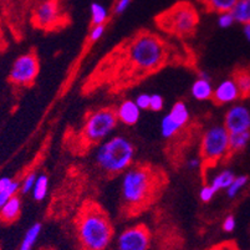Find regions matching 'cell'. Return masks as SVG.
Listing matches in <instances>:
<instances>
[{
  "mask_svg": "<svg viewBox=\"0 0 250 250\" xmlns=\"http://www.w3.org/2000/svg\"><path fill=\"white\" fill-rule=\"evenodd\" d=\"M118 50L121 56L118 61L126 77L122 85L154 74L178 58L173 45L149 31L136 34Z\"/></svg>",
  "mask_w": 250,
  "mask_h": 250,
  "instance_id": "1",
  "label": "cell"
},
{
  "mask_svg": "<svg viewBox=\"0 0 250 250\" xmlns=\"http://www.w3.org/2000/svg\"><path fill=\"white\" fill-rule=\"evenodd\" d=\"M167 183L165 170L148 163L129 166L121 181V208L124 214L136 215L156 202Z\"/></svg>",
  "mask_w": 250,
  "mask_h": 250,
  "instance_id": "2",
  "label": "cell"
},
{
  "mask_svg": "<svg viewBox=\"0 0 250 250\" xmlns=\"http://www.w3.org/2000/svg\"><path fill=\"white\" fill-rule=\"evenodd\" d=\"M74 233L80 250H106L115 230L106 210L96 202L86 201L74 219Z\"/></svg>",
  "mask_w": 250,
  "mask_h": 250,
  "instance_id": "3",
  "label": "cell"
},
{
  "mask_svg": "<svg viewBox=\"0 0 250 250\" xmlns=\"http://www.w3.org/2000/svg\"><path fill=\"white\" fill-rule=\"evenodd\" d=\"M117 122L116 110L112 107H102L88 112L75 136V152L83 153L91 147L104 142L116 128Z\"/></svg>",
  "mask_w": 250,
  "mask_h": 250,
  "instance_id": "4",
  "label": "cell"
},
{
  "mask_svg": "<svg viewBox=\"0 0 250 250\" xmlns=\"http://www.w3.org/2000/svg\"><path fill=\"white\" fill-rule=\"evenodd\" d=\"M135 145L124 136H113L100 143L96 151V163L108 176L122 174L135 158Z\"/></svg>",
  "mask_w": 250,
  "mask_h": 250,
  "instance_id": "5",
  "label": "cell"
},
{
  "mask_svg": "<svg viewBox=\"0 0 250 250\" xmlns=\"http://www.w3.org/2000/svg\"><path fill=\"white\" fill-rule=\"evenodd\" d=\"M198 22V11L187 1L177 3L156 18V24L161 30L177 38H190L194 35Z\"/></svg>",
  "mask_w": 250,
  "mask_h": 250,
  "instance_id": "6",
  "label": "cell"
},
{
  "mask_svg": "<svg viewBox=\"0 0 250 250\" xmlns=\"http://www.w3.org/2000/svg\"><path fill=\"white\" fill-rule=\"evenodd\" d=\"M229 154V132L223 125H214L204 132L201 156L204 162L215 163Z\"/></svg>",
  "mask_w": 250,
  "mask_h": 250,
  "instance_id": "7",
  "label": "cell"
},
{
  "mask_svg": "<svg viewBox=\"0 0 250 250\" xmlns=\"http://www.w3.org/2000/svg\"><path fill=\"white\" fill-rule=\"evenodd\" d=\"M40 62L35 51H29L26 54L20 55L13 62L10 72H9V80L17 86H30L39 75Z\"/></svg>",
  "mask_w": 250,
  "mask_h": 250,
  "instance_id": "8",
  "label": "cell"
},
{
  "mask_svg": "<svg viewBox=\"0 0 250 250\" xmlns=\"http://www.w3.org/2000/svg\"><path fill=\"white\" fill-rule=\"evenodd\" d=\"M117 250H148L151 247V231L145 224L128 227L116 242Z\"/></svg>",
  "mask_w": 250,
  "mask_h": 250,
  "instance_id": "9",
  "label": "cell"
},
{
  "mask_svg": "<svg viewBox=\"0 0 250 250\" xmlns=\"http://www.w3.org/2000/svg\"><path fill=\"white\" fill-rule=\"evenodd\" d=\"M61 20L62 13L58 0H44L34 11V22L40 29H54Z\"/></svg>",
  "mask_w": 250,
  "mask_h": 250,
  "instance_id": "10",
  "label": "cell"
},
{
  "mask_svg": "<svg viewBox=\"0 0 250 250\" xmlns=\"http://www.w3.org/2000/svg\"><path fill=\"white\" fill-rule=\"evenodd\" d=\"M229 133L250 131V110L243 104H234L224 116V125Z\"/></svg>",
  "mask_w": 250,
  "mask_h": 250,
  "instance_id": "11",
  "label": "cell"
},
{
  "mask_svg": "<svg viewBox=\"0 0 250 250\" xmlns=\"http://www.w3.org/2000/svg\"><path fill=\"white\" fill-rule=\"evenodd\" d=\"M239 88L236 86L234 79H226L218 83L217 87L213 91V97L217 104H235L240 99Z\"/></svg>",
  "mask_w": 250,
  "mask_h": 250,
  "instance_id": "12",
  "label": "cell"
},
{
  "mask_svg": "<svg viewBox=\"0 0 250 250\" xmlns=\"http://www.w3.org/2000/svg\"><path fill=\"white\" fill-rule=\"evenodd\" d=\"M116 116L120 122H122L126 126H133L138 122L141 116V110L132 100H126L122 102L118 108L116 110Z\"/></svg>",
  "mask_w": 250,
  "mask_h": 250,
  "instance_id": "13",
  "label": "cell"
},
{
  "mask_svg": "<svg viewBox=\"0 0 250 250\" xmlns=\"http://www.w3.org/2000/svg\"><path fill=\"white\" fill-rule=\"evenodd\" d=\"M20 213H21V199L18 195H13L0 208V219L5 223H13L19 218Z\"/></svg>",
  "mask_w": 250,
  "mask_h": 250,
  "instance_id": "14",
  "label": "cell"
},
{
  "mask_svg": "<svg viewBox=\"0 0 250 250\" xmlns=\"http://www.w3.org/2000/svg\"><path fill=\"white\" fill-rule=\"evenodd\" d=\"M192 96L198 101H207L213 97V88L210 79L198 77L192 85Z\"/></svg>",
  "mask_w": 250,
  "mask_h": 250,
  "instance_id": "15",
  "label": "cell"
},
{
  "mask_svg": "<svg viewBox=\"0 0 250 250\" xmlns=\"http://www.w3.org/2000/svg\"><path fill=\"white\" fill-rule=\"evenodd\" d=\"M197 1L209 13L220 14V13L231 11L238 0H197Z\"/></svg>",
  "mask_w": 250,
  "mask_h": 250,
  "instance_id": "16",
  "label": "cell"
},
{
  "mask_svg": "<svg viewBox=\"0 0 250 250\" xmlns=\"http://www.w3.org/2000/svg\"><path fill=\"white\" fill-rule=\"evenodd\" d=\"M168 116H169L170 120H172L179 128L186 126V125L188 124V121H189V111H188L187 104L181 101L176 102V104H173V107L169 111Z\"/></svg>",
  "mask_w": 250,
  "mask_h": 250,
  "instance_id": "17",
  "label": "cell"
},
{
  "mask_svg": "<svg viewBox=\"0 0 250 250\" xmlns=\"http://www.w3.org/2000/svg\"><path fill=\"white\" fill-rule=\"evenodd\" d=\"M250 142V131L229 133V153H238L247 148Z\"/></svg>",
  "mask_w": 250,
  "mask_h": 250,
  "instance_id": "18",
  "label": "cell"
},
{
  "mask_svg": "<svg viewBox=\"0 0 250 250\" xmlns=\"http://www.w3.org/2000/svg\"><path fill=\"white\" fill-rule=\"evenodd\" d=\"M234 20L238 24H249L250 22V0H238L230 11Z\"/></svg>",
  "mask_w": 250,
  "mask_h": 250,
  "instance_id": "19",
  "label": "cell"
},
{
  "mask_svg": "<svg viewBox=\"0 0 250 250\" xmlns=\"http://www.w3.org/2000/svg\"><path fill=\"white\" fill-rule=\"evenodd\" d=\"M235 178V174H234L233 170L230 169H223L220 170L219 173H217L214 176V178L210 182V187L214 189V192H219V190L227 189L231 184V182Z\"/></svg>",
  "mask_w": 250,
  "mask_h": 250,
  "instance_id": "20",
  "label": "cell"
},
{
  "mask_svg": "<svg viewBox=\"0 0 250 250\" xmlns=\"http://www.w3.org/2000/svg\"><path fill=\"white\" fill-rule=\"evenodd\" d=\"M42 227L40 223L33 224V226L26 230V233H25L24 238H22L21 243H20L19 250H33L34 245L36 244L39 236L42 234Z\"/></svg>",
  "mask_w": 250,
  "mask_h": 250,
  "instance_id": "21",
  "label": "cell"
},
{
  "mask_svg": "<svg viewBox=\"0 0 250 250\" xmlns=\"http://www.w3.org/2000/svg\"><path fill=\"white\" fill-rule=\"evenodd\" d=\"M91 13V25L97 26V25H106L108 19V11L104 4L99 1H94L90 6Z\"/></svg>",
  "mask_w": 250,
  "mask_h": 250,
  "instance_id": "22",
  "label": "cell"
},
{
  "mask_svg": "<svg viewBox=\"0 0 250 250\" xmlns=\"http://www.w3.org/2000/svg\"><path fill=\"white\" fill-rule=\"evenodd\" d=\"M49 190V178L46 174H40L36 177L35 184L33 188V198L38 202L44 201Z\"/></svg>",
  "mask_w": 250,
  "mask_h": 250,
  "instance_id": "23",
  "label": "cell"
},
{
  "mask_svg": "<svg viewBox=\"0 0 250 250\" xmlns=\"http://www.w3.org/2000/svg\"><path fill=\"white\" fill-rule=\"evenodd\" d=\"M236 86L239 88L240 96L248 97L250 96V72L249 71H239L235 74L234 77Z\"/></svg>",
  "mask_w": 250,
  "mask_h": 250,
  "instance_id": "24",
  "label": "cell"
},
{
  "mask_svg": "<svg viewBox=\"0 0 250 250\" xmlns=\"http://www.w3.org/2000/svg\"><path fill=\"white\" fill-rule=\"evenodd\" d=\"M248 181H249V179H248V176H245V174L235 176V178H234V181L231 182L230 186H229V187L226 189L228 198H230V199L235 198L236 195H238V193H239L240 190H242L243 188L247 186Z\"/></svg>",
  "mask_w": 250,
  "mask_h": 250,
  "instance_id": "25",
  "label": "cell"
},
{
  "mask_svg": "<svg viewBox=\"0 0 250 250\" xmlns=\"http://www.w3.org/2000/svg\"><path fill=\"white\" fill-rule=\"evenodd\" d=\"M179 131H181V128L170 120L169 116H165V118H163L162 122H161V133H162L163 137H173V136L177 135Z\"/></svg>",
  "mask_w": 250,
  "mask_h": 250,
  "instance_id": "26",
  "label": "cell"
},
{
  "mask_svg": "<svg viewBox=\"0 0 250 250\" xmlns=\"http://www.w3.org/2000/svg\"><path fill=\"white\" fill-rule=\"evenodd\" d=\"M217 22L220 29H229L233 26L235 20H234V17L230 11H227V13H220V14H218Z\"/></svg>",
  "mask_w": 250,
  "mask_h": 250,
  "instance_id": "27",
  "label": "cell"
},
{
  "mask_svg": "<svg viewBox=\"0 0 250 250\" xmlns=\"http://www.w3.org/2000/svg\"><path fill=\"white\" fill-rule=\"evenodd\" d=\"M104 30H106V25H97V26H92L90 30V34H88L87 42L94 44V42H99L100 39L104 36Z\"/></svg>",
  "mask_w": 250,
  "mask_h": 250,
  "instance_id": "28",
  "label": "cell"
},
{
  "mask_svg": "<svg viewBox=\"0 0 250 250\" xmlns=\"http://www.w3.org/2000/svg\"><path fill=\"white\" fill-rule=\"evenodd\" d=\"M36 181V174L34 172L29 173L28 176H25L24 181L21 182V186H20V192L22 194H26V193L31 192L34 188V184H35Z\"/></svg>",
  "mask_w": 250,
  "mask_h": 250,
  "instance_id": "29",
  "label": "cell"
},
{
  "mask_svg": "<svg viewBox=\"0 0 250 250\" xmlns=\"http://www.w3.org/2000/svg\"><path fill=\"white\" fill-rule=\"evenodd\" d=\"M214 195H215V192L214 189L210 187V184L203 186L202 189L199 190V198H201V201L204 202V203H208V202L212 201Z\"/></svg>",
  "mask_w": 250,
  "mask_h": 250,
  "instance_id": "30",
  "label": "cell"
},
{
  "mask_svg": "<svg viewBox=\"0 0 250 250\" xmlns=\"http://www.w3.org/2000/svg\"><path fill=\"white\" fill-rule=\"evenodd\" d=\"M163 104H165V101H163V97L158 94H152L151 100H149V110L152 111H161L163 108Z\"/></svg>",
  "mask_w": 250,
  "mask_h": 250,
  "instance_id": "31",
  "label": "cell"
},
{
  "mask_svg": "<svg viewBox=\"0 0 250 250\" xmlns=\"http://www.w3.org/2000/svg\"><path fill=\"white\" fill-rule=\"evenodd\" d=\"M149 100H151L149 94H140L135 102L140 110H149Z\"/></svg>",
  "mask_w": 250,
  "mask_h": 250,
  "instance_id": "32",
  "label": "cell"
},
{
  "mask_svg": "<svg viewBox=\"0 0 250 250\" xmlns=\"http://www.w3.org/2000/svg\"><path fill=\"white\" fill-rule=\"evenodd\" d=\"M223 230L227 231V233H231V231L235 230L236 228V220L233 215H228V217L224 219L223 222Z\"/></svg>",
  "mask_w": 250,
  "mask_h": 250,
  "instance_id": "33",
  "label": "cell"
},
{
  "mask_svg": "<svg viewBox=\"0 0 250 250\" xmlns=\"http://www.w3.org/2000/svg\"><path fill=\"white\" fill-rule=\"evenodd\" d=\"M132 0H117V3L115 5V14L121 15L124 14L125 11L127 10V8L129 6Z\"/></svg>",
  "mask_w": 250,
  "mask_h": 250,
  "instance_id": "34",
  "label": "cell"
},
{
  "mask_svg": "<svg viewBox=\"0 0 250 250\" xmlns=\"http://www.w3.org/2000/svg\"><path fill=\"white\" fill-rule=\"evenodd\" d=\"M13 181H14V179L9 178V177H1V178H0V193L8 189V188L10 187V184L13 183Z\"/></svg>",
  "mask_w": 250,
  "mask_h": 250,
  "instance_id": "35",
  "label": "cell"
},
{
  "mask_svg": "<svg viewBox=\"0 0 250 250\" xmlns=\"http://www.w3.org/2000/svg\"><path fill=\"white\" fill-rule=\"evenodd\" d=\"M201 166V160L199 158H192L187 162V167L189 169H195V168H198Z\"/></svg>",
  "mask_w": 250,
  "mask_h": 250,
  "instance_id": "36",
  "label": "cell"
},
{
  "mask_svg": "<svg viewBox=\"0 0 250 250\" xmlns=\"http://www.w3.org/2000/svg\"><path fill=\"white\" fill-rule=\"evenodd\" d=\"M243 34H244V38L250 42V22L243 25Z\"/></svg>",
  "mask_w": 250,
  "mask_h": 250,
  "instance_id": "37",
  "label": "cell"
},
{
  "mask_svg": "<svg viewBox=\"0 0 250 250\" xmlns=\"http://www.w3.org/2000/svg\"><path fill=\"white\" fill-rule=\"evenodd\" d=\"M42 250H52V249H42Z\"/></svg>",
  "mask_w": 250,
  "mask_h": 250,
  "instance_id": "38",
  "label": "cell"
}]
</instances>
